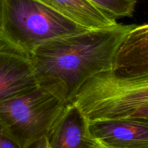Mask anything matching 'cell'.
Returning <instances> with one entry per match:
<instances>
[{"instance_id": "6da1fadb", "label": "cell", "mask_w": 148, "mask_h": 148, "mask_svg": "<svg viewBox=\"0 0 148 148\" xmlns=\"http://www.w3.org/2000/svg\"><path fill=\"white\" fill-rule=\"evenodd\" d=\"M133 26L118 23L40 46L30 56L38 85L69 103L87 81L111 70L119 46Z\"/></svg>"}, {"instance_id": "7a4b0ae2", "label": "cell", "mask_w": 148, "mask_h": 148, "mask_svg": "<svg viewBox=\"0 0 148 148\" xmlns=\"http://www.w3.org/2000/svg\"><path fill=\"white\" fill-rule=\"evenodd\" d=\"M88 30L39 0H0V40L28 56L47 42Z\"/></svg>"}, {"instance_id": "3957f363", "label": "cell", "mask_w": 148, "mask_h": 148, "mask_svg": "<svg viewBox=\"0 0 148 148\" xmlns=\"http://www.w3.org/2000/svg\"><path fill=\"white\" fill-rule=\"evenodd\" d=\"M70 103L88 121L125 118L148 104V74L124 77L101 72L82 85Z\"/></svg>"}, {"instance_id": "277c9868", "label": "cell", "mask_w": 148, "mask_h": 148, "mask_svg": "<svg viewBox=\"0 0 148 148\" xmlns=\"http://www.w3.org/2000/svg\"><path fill=\"white\" fill-rule=\"evenodd\" d=\"M66 105L38 86L0 101V128L20 148H30L49 135Z\"/></svg>"}, {"instance_id": "5b68a950", "label": "cell", "mask_w": 148, "mask_h": 148, "mask_svg": "<svg viewBox=\"0 0 148 148\" xmlns=\"http://www.w3.org/2000/svg\"><path fill=\"white\" fill-rule=\"evenodd\" d=\"M38 86L30 56L0 40V101L18 96Z\"/></svg>"}, {"instance_id": "8992f818", "label": "cell", "mask_w": 148, "mask_h": 148, "mask_svg": "<svg viewBox=\"0 0 148 148\" xmlns=\"http://www.w3.org/2000/svg\"><path fill=\"white\" fill-rule=\"evenodd\" d=\"M88 130L92 138L111 147L148 148V119L88 121Z\"/></svg>"}, {"instance_id": "52a82bcc", "label": "cell", "mask_w": 148, "mask_h": 148, "mask_svg": "<svg viewBox=\"0 0 148 148\" xmlns=\"http://www.w3.org/2000/svg\"><path fill=\"white\" fill-rule=\"evenodd\" d=\"M111 72L131 77L148 74V24L134 25L119 46Z\"/></svg>"}, {"instance_id": "ba28073f", "label": "cell", "mask_w": 148, "mask_h": 148, "mask_svg": "<svg viewBox=\"0 0 148 148\" xmlns=\"http://www.w3.org/2000/svg\"><path fill=\"white\" fill-rule=\"evenodd\" d=\"M89 137L88 120L68 103L47 137L51 148H86Z\"/></svg>"}, {"instance_id": "9c48e42d", "label": "cell", "mask_w": 148, "mask_h": 148, "mask_svg": "<svg viewBox=\"0 0 148 148\" xmlns=\"http://www.w3.org/2000/svg\"><path fill=\"white\" fill-rule=\"evenodd\" d=\"M88 29H98L117 24V20L88 0H39Z\"/></svg>"}, {"instance_id": "30bf717a", "label": "cell", "mask_w": 148, "mask_h": 148, "mask_svg": "<svg viewBox=\"0 0 148 148\" xmlns=\"http://www.w3.org/2000/svg\"><path fill=\"white\" fill-rule=\"evenodd\" d=\"M111 17L119 18L132 17L137 0H88Z\"/></svg>"}, {"instance_id": "8fae6325", "label": "cell", "mask_w": 148, "mask_h": 148, "mask_svg": "<svg viewBox=\"0 0 148 148\" xmlns=\"http://www.w3.org/2000/svg\"><path fill=\"white\" fill-rule=\"evenodd\" d=\"M0 148H20L15 142L6 135L0 128Z\"/></svg>"}, {"instance_id": "7c38bea8", "label": "cell", "mask_w": 148, "mask_h": 148, "mask_svg": "<svg viewBox=\"0 0 148 148\" xmlns=\"http://www.w3.org/2000/svg\"><path fill=\"white\" fill-rule=\"evenodd\" d=\"M125 118L148 119V104L143 106L140 107L137 109L134 110V111L130 113Z\"/></svg>"}, {"instance_id": "4fadbf2b", "label": "cell", "mask_w": 148, "mask_h": 148, "mask_svg": "<svg viewBox=\"0 0 148 148\" xmlns=\"http://www.w3.org/2000/svg\"><path fill=\"white\" fill-rule=\"evenodd\" d=\"M86 148H118V147H111V146L107 145L104 144V143H101V142L92 138V137L90 136V137H89V139H88V145H87Z\"/></svg>"}, {"instance_id": "5bb4252c", "label": "cell", "mask_w": 148, "mask_h": 148, "mask_svg": "<svg viewBox=\"0 0 148 148\" xmlns=\"http://www.w3.org/2000/svg\"><path fill=\"white\" fill-rule=\"evenodd\" d=\"M35 146H36L35 148H51L47 137H44V138L40 140L39 142H38L35 145Z\"/></svg>"}]
</instances>
